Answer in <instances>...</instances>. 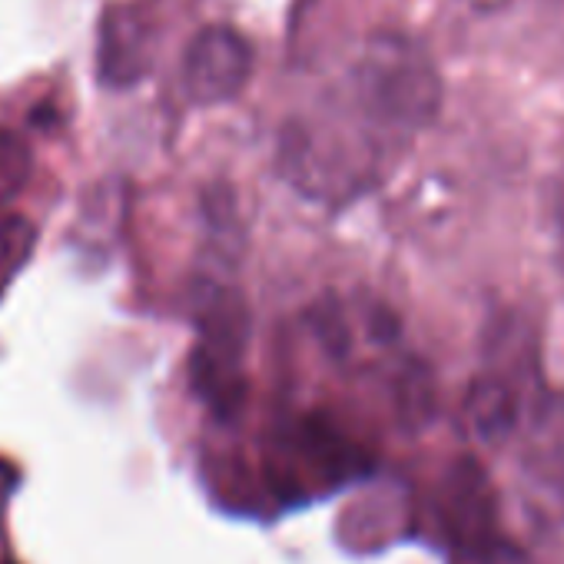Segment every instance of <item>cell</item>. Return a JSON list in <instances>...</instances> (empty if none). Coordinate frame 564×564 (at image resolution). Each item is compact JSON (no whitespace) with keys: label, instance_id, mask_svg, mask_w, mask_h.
Returning <instances> with one entry per match:
<instances>
[{"label":"cell","instance_id":"cell-9","mask_svg":"<svg viewBox=\"0 0 564 564\" xmlns=\"http://www.w3.org/2000/svg\"><path fill=\"white\" fill-rule=\"evenodd\" d=\"M4 564H11V561H4Z\"/></svg>","mask_w":564,"mask_h":564},{"label":"cell","instance_id":"cell-5","mask_svg":"<svg viewBox=\"0 0 564 564\" xmlns=\"http://www.w3.org/2000/svg\"><path fill=\"white\" fill-rule=\"evenodd\" d=\"M465 415H468L478 438L498 442L518 422V395L505 379L481 376V379L471 382V389L465 395Z\"/></svg>","mask_w":564,"mask_h":564},{"label":"cell","instance_id":"cell-1","mask_svg":"<svg viewBox=\"0 0 564 564\" xmlns=\"http://www.w3.org/2000/svg\"><path fill=\"white\" fill-rule=\"evenodd\" d=\"M352 94L366 120L392 133L432 127L445 100L429 47L399 31L369 37L352 74Z\"/></svg>","mask_w":564,"mask_h":564},{"label":"cell","instance_id":"cell-7","mask_svg":"<svg viewBox=\"0 0 564 564\" xmlns=\"http://www.w3.org/2000/svg\"><path fill=\"white\" fill-rule=\"evenodd\" d=\"M31 173H34L31 143L18 130L0 127V213H4L11 199H18V193H24Z\"/></svg>","mask_w":564,"mask_h":564},{"label":"cell","instance_id":"cell-2","mask_svg":"<svg viewBox=\"0 0 564 564\" xmlns=\"http://www.w3.org/2000/svg\"><path fill=\"white\" fill-rule=\"evenodd\" d=\"M252 67H256V54L246 34H239L229 24H206L189 37L183 51V64H180L183 94L196 107L229 104L246 90Z\"/></svg>","mask_w":564,"mask_h":564},{"label":"cell","instance_id":"cell-6","mask_svg":"<svg viewBox=\"0 0 564 564\" xmlns=\"http://www.w3.org/2000/svg\"><path fill=\"white\" fill-rule=\"evenodd\" d=\"M37 246V226L18 213H0V300L8 296L14 279L28 265Z\"/></svg>","mask_w":564,"mask_h":564},{"label":"cell","instance_id":"cell-3","mask_svg":"<svg viewBox=\"0 0 564 564\" xmlns=\"http://www.w3.org/2000/svg\"><path fill=\"white\" fill-rule=\"evenodd\" d=\"M156 21L140 0L107 4L97 24V80L107 90H130L153 74Z\"/></svg>","mask_w":564,"mask_h":564},{"label":"cell","instance_id":"cell-8","mask_svg":"<svg viewBox=\"0 0 564 564\" xmlns=\"http://www.w3.org/2000/svg\"><path fill=\"white\" fill-rule=\"evenodd\" d=\"M554 216H557V226L564 229V170H561L557 186H554Z\"/></svg>","mask_w":564,"mask_h":564},{"label":"cell","instance_id":"cell-4","mask_svg":"<svg viewBox=\"0 0 564 564\" xmlns=\"http://www.w3.org/2000/svg\"><path fill=\"white\" fill-rule=\"evenodd\" d=\"M438 518L448 538L471 554H485L498 541V501L485 468L475 458H458L445 468L438 491Z\"/></svg>","mask_w":564,"mask_h":564}]
</instances>
